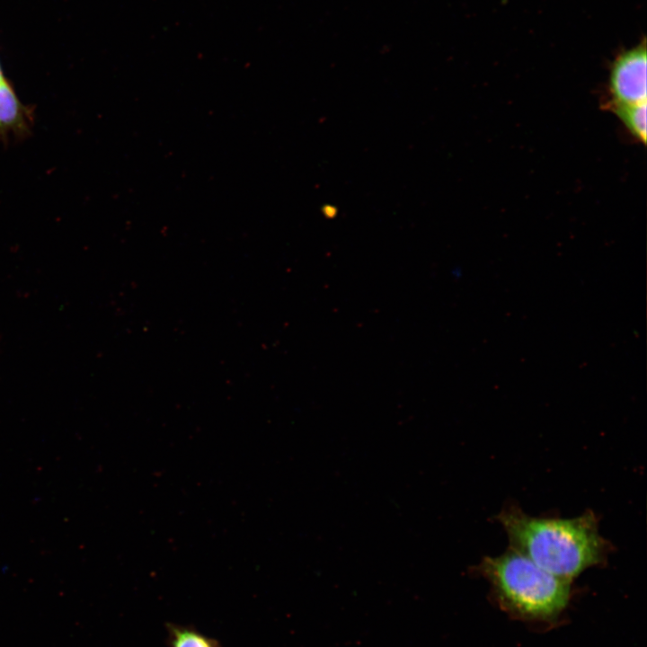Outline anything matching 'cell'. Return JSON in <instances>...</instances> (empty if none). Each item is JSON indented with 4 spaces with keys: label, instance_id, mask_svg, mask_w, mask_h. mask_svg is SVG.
Here are the masks:
<instances>
[{
    "label": "cell",
    "instance_id": "obj_2",
    "mask_svg": "<svg viewBox=\"0 0 647 647\" xmlns=\"http://www.w3.org/2000/svg\"><path fill=\"white\" fill-rule=\"evenodd\" d=\"M478 570L491 582L501 603L522 615L550 617L568 603L570 581L511 548L499 556L484 557Z\"/></svg>",
    "mask_w": 647,
    "mask_h": 647
},
{
    "label": "cell",
    "instance_id": "obj_1",
    "mask_svg": "<svg viewBox=\"0 0 647 647\" xmlns=\"http://www.w3.org/2000/svg\"><path fill=\"white\" fill-rule=\"evenodd\" d=\"M497 518L511 549L570 582L586 569L603 563L608 553L591 511L572 518H549L532 517L510 506Z\"/></svg>",
    "mask_w": 647,
    "mask_h": 647
},
{
    "label": "cell",
    "instance_id": "obj_4",
    "mask_svg": "<svg viewBox=\"0 0 647 647\" xmlns=\"http://www.w3.org/2000/svg\"><path fill=\"white\" fill-rule=\"evenodd\" d=\"M625 129L642 144L646 143V102L637 104L608 105Z\"/></svg>",
    "mask_w": 647,
    "mask_h": 647
},
{
    "label": "cell",
    "instance_id": "obj_5",
    "mask_svg": "<svg viewBox=\"0 0 647 647\" xmlns=\"http://www.w3.org/2000/svg\"><path fill=\"white\" fill-rule=\"evenodd\" d=\"M172 647H218L217 643L206 635L183 626H169Z\"/></svg>",
    "mask_w": 647,
    "mask_h": 647
},
{
    "label": "cell",
    "instance_id": "obj_3",
    "mask_svg": "<svg viewBox=\"0 0 647 647\" xmlns=\"http://www.w3.org/2000/svg\"><path fill=\"white\" fill-rule=\"evenodd\" d=\"M646 43L622 51L613 61L608 77V105L646 102Z\"/></svg>",
    "mask_w": 647,
    "mask_h": 647
}]
</instances>
